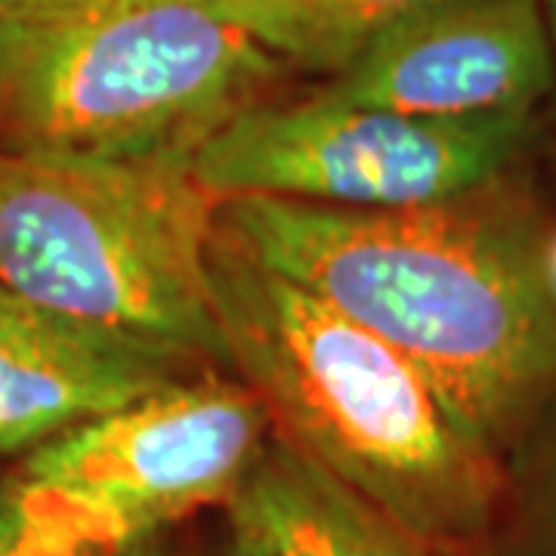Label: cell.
<instances>
[{"label":"cell","mask_w":556,"mask_h":556,"mask_svg":"<svg viewBox=\"0 0 556 556\" xmlns=\"http://www.w3.org/2000/svg\"><path fill=\"white\" fill-rule=\"evenodd\" d=\"M219 201L192 164L0 149V285L182 365L226 362L207 278Z\"/></svg>","instance_id":"4"},{"label":"cell","mask_w":556,"mask_h":556,"mask_svg":"<svg viewBox=\"0 0 556 556\" xmlns=\"http://www.w3.org/2000/svg\"><path fill=\"white\" fill-rule=\"evenodd\" d=\"M229 510L232 526L254 538L266 556H433L276 433Z\"/></svg>","instance_id":"9"},{"label":"cell","mask_w":556,"mask_h":556,"mask_svg":"<svg viewBox=\"0 0 556 556\" xmlns=\"http://www.w3.org/2000/svg\"><path fill=\"white\" fill-rule=\"evenodd\" d=\"M217 223L399 350L497 455L556 399V232L514 174L402 211L236 195Z\"/></svg>","instance_id":"1"},{"label":"cell","mask_w":556,"mask_h":556,"mask_svg":"<svg viewBox=\"0 0 556 556\" xmlns=\"http://www.w3.org/2000/svg\"><path fill=\"white\" fill-rule=\"evenodd\" d=\"M105 556H167L161 551V544L155 538H146V541H137V544H127V547H121V551H112V554Z\"/></svg>","instance_id":"15"},{"label":"cell","mask_w":556,"mask_h":556,"mask_svg":"<svg viewBox=\"0 0 556 556\" xmlns=\"http://www.w3.org/2000/svg\"><path fill=\"white\" fill-rule=\"evenodd\" d=\"M269 439V412L244 380L179 378L31 448L16 477L112 554L229 504Z\"/></svg>","instance_id":"6"},{"label":"cell","mask_w":556,"mask_h":556,"mask_svg":"<svg viewBox=\"0 0 556 556\" xmlns=\"http://www.w3.org/2000/svg\"><path fill=\"white\" fill-rule=\"evenodd\" d=\"M544 3V13H547V25H551V40H554V56H556V0H541ZM556 102V90H554Z\"/></svg>","instance_id":"16"},{"label":"cell","mask_w":556,"mask_h":556,"mask_svg":"<svg viewBox=\"0 0 556 556\" xmlns=\"http://www.w3.org/2000/svg\"><path fill=\"white\" fill-rule=\"evenodd\" d=\"M211 303L223 356L273 433L433 554L482 544L504 473L437 387L387 340L278 276L217 223Z\"/></svg>","instance_id":"2"},{"label":"cell","mask_w":556,"mask_h":556,"mask_svg":"<svg viewBox=\"0 0 556 556\" xmlns=\"http://www.w3.org/2000/svg\"><path fill=\"white\" fill-rule=\"evenodd\" d=\"M97 0H0V16L20 20V16H50V13H65L78 10Z\"/></svg>","instance_id":"13"},{"label":"cell","mask_w":556,"mask_h":556,"mask_svg":"<svg viewBox=\"0 0 556 556\" xmlns=\"http://www.w3.org/2000/svg\"><path fill=\"white\" fill-rule=\"evenodd\" d=\"M219 556H266V554H263V547H260L254 538L232 526V538H229L226 551H223Z\"/></svg>","instance_id":"14"},{"label":"cell","mask_w":556,"mask_h":556,"mask_svg":"<svg viewBox=\"0 0 556 556\" xmlns=\"http://www.w3.org/2000/svg\"><path fill=\"white\" fill-rule=\"evenodd\" d=\"M0 556H105L16 473L0 482Z\"/></svg>","instance_id":"11"},{"label":"cell","mask_w":556,"mask_h":556,"mask_svg":"<svg viewBox=\"0 0 556 556\" xmlns=\"http://www.w3.org/2000/svg\"><path fill=\"white\" fill-rule=\"evenodd\" d=\"M538 532L544 538L547 554L556 556V415L551 420L547 439L541 445V464L535 477Z\"/></svg>","instance_id":"12"},{"label":"cell","mask_w":556,"mask_h":556,"mask_svg":"<svg viewBox=\"0 0 556 556\" xmlns=\"http://www.w3.org/2000/svg\"><path fill=\"white\" fill-rule=\"evenodd\" d=\"M182 378V362L0 285V455L31 452Z\"/></svg>","instance_id":"8"},{"label":"cell","mask_w":556,"mask_h":556,"mask_svg":"<svg viewBox=\"0 0 556 556\" xmlns=\"http://www.w3.org/2000/svg\"><path fill=\"white\" fill-rule=\"evenodd\" d=\"M535 137L538 115L424 118L316 93L244 109L201 146L192 170L217 199L402 211L514 174Z\"/></svg>","instance_id":"5"},{"label":"cell","mask_w":556,"mask_h":556,"mask_svg":"<svg viewBox=\"0 0 556 556\" xmlns=\"http://www.w3.org/2000/svg\"><path fill=\"white\" fill-rule=\"evenodd\" d=\"M556 56L541 0H424L318 90L328 100L424 118L538 115Z\"/></svg>","instance_id":"7"},{"label":"cell","mask_w":556,"mask_h":556,"mask_svg":"<svg viewBox=\"0 0 556 556\" xmlns=\"http://www.w3.org/2000/svg\"><path fill=\"white\" fill-rule=\"evenodd\" d=\"M281 62L204 0H97L0 16V149L192 164Z\"/></svg>","instance_id":"3"},{"label":"cell","mask_w":556,"mask_h":556,"mask_svg":"<svg viewBox=\"0 0 556 556\" xmlns=\"http://www.w3.org/2000/svg\"><path fill=\"white\" fill-rule=\"evenodd\" d=\"M424 0H204L285 65L338 75L368 40Z\"/></svg>","instance_id":"10"}]
</instances>
